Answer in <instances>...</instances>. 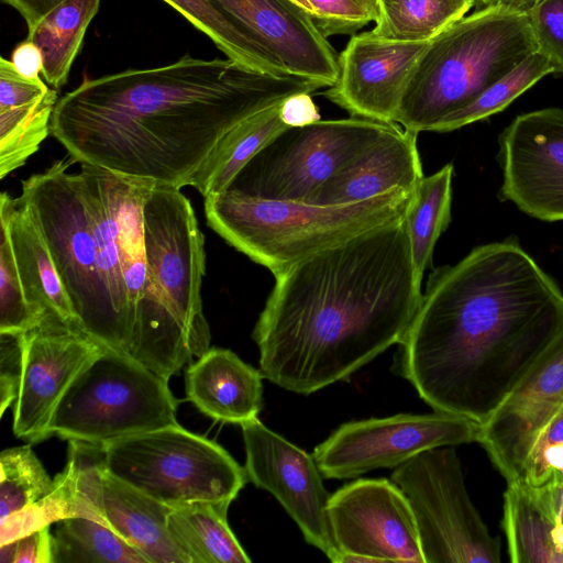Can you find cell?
Listing matches in <instances>:
<instances>
[{
    "label": "cell",
    "instance_id": "obj_14",
    "mask_svg": "<svg viewBox=\"0 0 563 563\" xmlns=\"http://www.w3.org/2000/svg\"><path fill=\"white\" fill-rule=\"evenodd\" d=\"M339 563H424L416 519L400 487L387 478H358L328 503Z\"/></svg>",
    "mask_w": 563,
    "mask_h": 563
},
{
    "label": "cell",
    "instance_id": "obj_25",
    "mask_svg": "<svg viewBox=\"0 0 563 563\" xmlns=\"http://www.w3.org/2000/svg\"><path fill=\"white\" fill-rule=\"evenodd\" d=\"M503 527L514 563H563L554 544L556 516L548 483L533 486L518 479L504 495Z\"/></svg>",
    "mask_w": 563,
    "mask_h": 563
},
{
    "label": "cell",
    "instance_id": "obj_19",
    "mask_svg": "<svg viewBox=\"0 0 563 563\" xmlns=\"http://www.w3.org/2000/svg\"><path fill=\"white\" fill-rule=\"evenodd\" d=\"M563 409V330L506 400L479 426L478 440L507 483L522 479L533 443Z\"/></svg>",
    "mask_w": 563,
    "mask_h": 563
},
{
    "label": "cell",
    "instance_id": "obj_28",
    "mask_svg": "<svg viewBox=\"0 0 563 563\" xmlns=\"http://www.w3.org/2000/svg\"><path fill=\"white\" fill-rule=\"evenodd\" d=\"M99 4L100 0H65L29 31L27 40L42 54V75L55 89L67 82L73 62Z\"/></svg>",
    "mask_w": 563,
    "mask_h": 563
},
{
    "label": "cell",
    "instance_id": "obj_38",
    "mask_svg": "<svg viewBox=\"0 0 563 563\" xmlns=\"http://www.w3.org/2000/svg\"><path fill=\"white\" fill-rule=\"evenodd\" d=\"M527 15L538 52L563 74V0H538Z\"/></svg>",
    "mask_w": 563,
    "mask_h": 563
},
{
    "label": "cell",
    "instance_id": "obj_21",
    "mask_svg": "<svg viewBox=\"0 0 563 563\" xmlns=\"http://www.w3.org/2000/svg\"><path fill=\"white\" fill-rule=\"evenodd\" d=\"M292 75L319 88L339 76V57L311 15L291 0H209Z\"/></svg>",
    "mask_w": 563,
    "mask_h": 563
},
{
    "label": "cell",
    "instance_id": "obj_10",
    "mask_svg": "<svg viewBox=\"0 0 563 563\" xmlns=\"http://www.w3.org/2000/svg\"><path fill=\"white\" fill-rule=\"evenodd\" d=\"M70 161H56L22 181L20 199L45 240L79 328L104 347L111 340L108 295L98 269V247Z\"/></svg>",
    "mask_w": 563,
    "mask_h": 563
},
{
    "label": "cell",
    "instance_id": "obj_46",
    "mask_svg": "<svg viewBox=\"0 0 563 563\" xmlns=\"http://www.w3.org/2000/svg\"><path fill=\"white\" fill-rule=\"evenodd\" d=\"M538 0H492L490 4L501 5L518 12L527 13Z\"/></svg>",
    "mask_w": 563,
    "mask_h": 563
},
{
    "label": "cell",
    "instance_id": "obj_13",
    "mask_svg": "<svg viewBox=\"0 0 563 563\" xmlns=\"http://www.w3.org/2000/svg\"><path fill=\"white\" fill-rule=\"evenodd\" d=\"M479 424L441 411L398 413L341 424L312 456L327 479H350L377 468H395L418 453L478 440Z\"/></svg>",
    "mask_w": 563,
    "mask_h": 563
},
{
    "label": "cell",
    "instance_id": "obj_9",
    "mask_svg": "<svg viewBox=\"0 0 563 563\" xmlns=\"http://www.w3.org/2000/svg\"><path fill=\"white\" fill-rule=\"evenodd\" d=\"M78 175L110 306L108 349L129 356L148 284L143 206L156 185L86 163Z\"/></svg>",
    "mask_w": 563,
    "mask_h": 563
},
{
    "label": "cell",
    "instance_id": "obj_30",
    "mask_svg": "<svg viewBox=\"0 0 563 563\" xmlns=\"http://www.w3.org/2000/svg\"><path fill=\"white\" fill-rule=\"evenodd\" d=\"M473 0H377L375 27L379 37L429 42L463 19Z\"/></svg>",
    "mask_w": 563,
    "mask_h": 563
},
{
    "label": "cell",
    "instance_id": "obj_37",
    "mask_svg": "<svg viewBox=\"0 0 563 563\" xmlns=\"http://www.w3.org/2000/svg\"><path fill=\"white\" fill-rule=\"evenodd\" d=\"M313 7L311 16L327 37L335 34H353L371 21H375L377 3L373 0H309Z\"/></svg>",
    "mask_w": 563,
    "mask_h": 563
},
{
    "label": "cell",
    "instance_id": "obj_23",
    "mask_svg": "<svg viewBox=\"0 0 563 563\" xmlns=\"http://www.w3.org/2000/svg\"><path fill=\"white\" fill-rule=\"evenodd\" d=\"M263 377L231 350L210 347L185 372L186 397L214 421L241 426L262 409Z\"/></svg>",
    "mask_w": 563,
    "mask_h": 563
},
{
    "label": "cell",
    "instance_id": "obj_33",
    "mask_svg": "<svg viewBox=\"0 0 563 563\" xmlns=\"http://www.w3.org/2000/svg\"><path fill=\"white\" fill-rule=\"evenodd\" d=\"M57 93L49 89L33 102L0 110V178L24 165L51 133Z\"/></svg>",
    "mask_w": 563,
    "mask_h": 563
},
{
    "label": "cell",
    "instance_id": "obj_17",
    "mask_svg": "<svg viewBox=\"0 0 563 563\" xmlns=\"http://www.w3.org/2000/svg\"><path fill=\"white\" fill-rule=\"evenodd\" d=\"M67 461L85 518L107 526L148 563H189L167 529L173 507L112 476L103 466L100 445L68 441Z\"/></svg>",
    "mask_w": 563,
    "mask_h": 563
},
{
    "label": "cell",
    "instance_id": "obj_49",
    "mask_svg": "<svg viewBox=\"0 0 563 563\" xmlns=\"http://www.w3.org/2000/svg\"><path fill=\"white\" fill-rule=\"evenodd\" d=\"M475 5H478V7H487L492 3V0H473Z\"/></svg>",
    "mask_w": 563,
    "mask_h": 563
},
{
    "label": "cell",
    "instance_id": "obj_1",
    "mask_svg": "<svg viewBox=\"0 0 563 563\" xmlns=\"http://www.w3.org/2000/svg\"><path fill=\"white\" fill-rule=\"evenodd\" d=\"M563 330V292L512 239L429 277L394 371L434 411L484 424Z\"/></svg>",
    "mask_w": 563,
    "mask_h": 563
},
{
    "label": "cell",
    "instance_id": "obj_22",
    "mask_svg": "<svg viewBox=\"0 0 563 563\" xmlns=\"http://www.w3.org/2000/svg\"><path fill=\"white\" fill-rule=\"evenodd\" d=\"M417 135L393 123L372 145L323 183L308 202L344 205L390 190H413L423 178Z\"/></svg>",
    "mask_w": 563,
    "mask_h": 563
},
{
    "label": "cell",
    "instance_id": "obj_26",
    "mask_svg": "<svg viewBox=\"0 0 563 563\" xmlns=\"http://www.w3.org/2000/svg\"><path fill=\"white\" fill-rule=\"evenodd\" d=\"M283 101L250 115L227 132L192 174L188 186L203 198L225 190L261 148L290 128L282 119Z\"/></svg>",
    "mask_w": 563,
    "mask_h": 563
},
{
    "label": "cell",
    "instance_id": "obj_11",
    "mask_svg": "<svg viewBox=\"0 0 563 563\" xmlns=\"http://www.w3.org/2000/svg\"><path fill=\"white\" fill-rule=\"evenodd\" d=\"M391 481L411 506L424 563H499L493 537L466 489L452 445L418 453L395 467Z\"/></svg>",
    "mask_w": 563,
    "mask_h": 563
},
{
    "label": "cell",
    "instance_id": "obj_24",
    "mask_svg": "<svg viewBox=\"0 0 563 563\" xmlns=\"http://www.w3.org/2000/svg\"><path fill=\"white\" fill-rule=\"evenodd\" d=\"M0 225L7 230L24 295L32 309L40 316L53 312L78 325L49 249L20 197L13 198L5 191L1 194Z\"/></svg>",
    "mask_w": 563,
    "mask_h": 563
},
{
    "label": "cell",
    "instance_id": "obj_39",
    "mask_svg": "<svg viewBox=\"0 0 563 563\" xmlns=\"http://www.w3.org/2000/svg\"><path fill=\"white\" fill-rule=\"evenodd\" d=\"M25 332H0V417L19 394Z\"/></svg>",
    "mask_w": 563,
    "mask_h": 563
},
{
    "label": "cell",
    "instance_id": "obj_12",
    "mask_svg": "<svg viewBox=\"0 0 563 563\" xmlns=\"http://www.w3.org/2000/svg\"><path fill=\"white\" fill-rule=\"evenodd\" d=\"M391 124L351 117L290 126L261 148L227 189L261 199L308 202Z\"/></svg>",
    "mask_w": 563,
    "mask_h": 563
},
{
    "label": "cell",
    "instance_id": "obj_41",
    "mask_svg": "<svg viewBox=\"0 0 563 563\" xmlns=\"http://www.w3.org/2000/svg\"><path fill=\"white\" fill-rule=\"evenodd\" d=\"M15 541L14 563H53L51 526L42 527Z\"/></svg>",
    "mask_w": 563,
    "mask_h": 563
},
{
    "label": "cell",
    "instance_id": "obj_43",
    "mask_svg": "<svg viewBox=\"0 0 563 563\" xmlns=\"http://www.w3.org/2000/svg\"><path fill=\"white\" fill-rule=\"evenodd\" d=\"M11 62L23 76L36 79L42 73L43 58L37 46L27 38L16 45Z\"/></svg>",
    "mask_w": 563,
    "mask_h": 563
},
{
    "label": "cell",
    "instance_id": "obj_3",
    "mask_svg": "<svg viewBox=\"0 0 563 563\" xmlns=\"http://www.w3.org/2000/svg\"><path fill=\"white\" fill-rule=\"evenodd\" d=\"M275 280L252 338L264 377L300 395L349 378L399 344L422 297L404 219L311 255Z\"/></svg>",
    "mask_w": 563,
    "mask_h": 563
},
{
    "label": "cell",
    "instance_id": "obj_8",
    "mask_svg": "<svg viewBox=\"0 0 563 563\" xmlns=\"http://www.w3.org/2000/svg\"><path fill=\"white\" fill-rule=\"evenodd\" d=\"M100 446L112 476L169 507L231 504L247 482L244 467L220 444L179 424Z\"/></svg>",
    "mask_w": 563,
    "mask_h": 563
},
{
    "label": "cell",
    "instance_id": "obj_29",
    "mask_svg": "<svg viewBox=\"0 0 563 563\" xmlns=\"http://www.w3.org/2000/svg\"><path fill=\"white\" fill-rule=\"evenodd\" d=\"M453 165L446 164L416 186L404 221L411 256L422 279L435 243L451 221Z\"/></svg>",
    "mask_w": 563,
    "mask_h": 563
},
{
    "label": "cell",
    "instance_id": "obj_34",
    "mask_svg": "<svg viewBox=\"0 0 563 563\" xmlns=\"http://www.w3.org/2000/svg\"><path fill=\"white\" fill-rule=\"evenodd\" d=\"M553 73L549 59L538 51L492 84L465 107L448 114L431 131L450 132L496 114L541 78Z\"/></svg>",
    "mask_w": 563,
    "mask_h": 563
},
{
    "label": "cell",
    "instance_id": "obj_16",
    "mask_svg": "<svg viewBox=\"0 0 563 563\" xmlns=\"http://www.w3.org/2000/svg\"><path fill=\"white\" fill-rule=\"evenodd\" d=\"M76 323L53 312L24 333L23 371L13 406V432L30 443L51 437L54 410L78 373L101 354Z\"/></svg>",
    "mask_w": 563,
    "mask_h": 563
},
{
    "label": "cell",
    "instance_id": "obj_48",
    "mask_svg": "<svg viewBox=\"0 0 563 563\" xmlns=\"http://www.w3.org/2000/svg\"><path fill=\"white\" fill-rule=\"evenodd\" d=\"M291 1L295 2L296 4H298L305 11H307L311 16L313 15V7L309 0H291Z\"/></svg>",
    "mask_w": 563,
    "mask_h": 563
},
{
    "label": "cell",
    "instance_id": "obj_5",
    "mask_svg": "<svg viewBox=\"0 0 563 563\" xmlns=\"http://www.w3.org/2000/svg\"><path fill=\"white\" fill-rule=\"evenodd\" d=\"M413 190L396 189L357 202L320 206L225 189L205 197V213L216 233L275 276L366 231L402 220Z\"/></svg>",
    "mask_w": 563,
    "mask_h": 563
},
{
    "label": "cell",
    "instance_id": "obj_18",
    "mask_svg": "<svg viewBox=\"0 0 563 563\" xmlns=\"http://www.w3.org/2000/svg\"><path fill=\"white\" fill-rule=\"evenodd\" d=\"M500 198L526 214L563 220V108L522 113L499 135Z\"/></svg>",
    "mask_w": 563,
    "mask_h": 563
},
{
    "label": "cell",
    "instance_id": "obj_42",
    "mask_svg": "<svg viewBox=\"0 0 563 563\" xmlns=\"http://www.w3.org/2000/svg\"><path fill=\"white\" fill-rule=\"evenodd\" d=\"M282 119L289 126H301L321 120L310 92H300L286 98L282 103Z\"/></svg>",
    "mask_w": 563,
    "mask_h": 563
},
{
    "label": "cell",
    "instance_id": "obj_6",
    "mask_svg": "<svg viewBox=\"0 0 563 563\" xmlns=\"http://www.w3.org/2000/svg\"><path fill=\"white\" fill-rule=\"evenodd\" d=\"M538 51L527 13L489 4L429 41L395 123L421 132L472 102Z\"/></svg>",
    "mask_w": 563,
    "mask_h": 563
},
{
    "label": "cell",
    "instance_id": "obj_40",
    "mask_svg": "<svg viewBox=\"0 0 563 563\" xmlns=\"http://www.w3.org/2000/svg\"><path fill=\"white\" fill-rule=\"evenodd\" d=\"M48 90L40 77L27 78L18 71L11 60L0 58V110L33 102Z\"/></svg>",
    "mask_w": 563,
    "mask_h": 563
},
{
    "label": "cell",
    "instance_id": "obj_45",
    "mask_svg": "<svg viewBox=\"0 0 563 563\" xmlns=\"http://www.w3.org/2000/svg\"><path fill=\"white\" fill-rule=\"evenodd\" d=\"M543 467L548 481L554 478L563 484V442L549 446L543 454Z\"/></svg>",
    "mask_w": 563,
    "mask_h": 563
},
{
    "label": "cell",
    "instance_id": "obj_2",
    "mask_svg": "<svg viewBox=\"0 0 563 563\" xmlns=\"http://www.w3.org/2000/svg\"><path fill=\"white\" fill-rule=\"evenodd\" d=\"M317 89L292 75L186 54L169 65L85 80L57 100L51 134L75 162L180 189L238 123Z\"/></svg>",
    "mask_w": 563,
    "mask_h": 563
},
{
    "label": "cell",
    "instance_id": "obj_20",
    "mask_svg": "<svg viewBox=\"0 0 563 563\" xmlns=\"http://www.w3.org/2000/svg\"><path fill=\"white\" fill-rule=\"evenodd\" d=\"M429 42H398L372 31L353 34L339 56L335 84L322 95L352 117L395 123L418 59Z\"/></svg>",
    "mask_w": 563,
    "mask_h": 563
},
{
    "label": "cell",
    "instance_id": "obj_47",
    "mask_svg": "<svg viewBox=\"0 0 563 563\" xmlns=\"http://www.w3.org/2000/svg\"><path fill=\"white\" fill-rule=\"evenodd\" d=\"M16 541L0 544V562L14 563Z\"/></svg>",
    "mask_w": 563,
    "mask_h": 563
},
{
    "label": "cell",
    "instance_id": "obj_36",
    "mask_svg": "<svg viewBox=\"0 0 563 563\" xmlns=\"http://www.w3.org/2000/svg\"><path fill=\"white\" fill-rule=\"evenodd\" d=\"M43 317L25 298L7 230L0 225V332H25Z\"/></svg>",
    "mask_w": 563,
    "mask_h": 563
},
{
    "label": "cell",
    "instance_id": "obj_50",
    "mask_svg": "<svg viewBox=\"0 0 563 563\" xmlns=\"http://www.w3.org/2000/svg\"><path fill=\"white\" fill-rule=\"evenodd\" d=\"M373 1H375L377 3V0H373Z\"/></svg>",
    "mask_w": 563,
    "mask_h": 563
},
{
    "label": "cell",
    "instance_id": "obj_35",
    "mask_svg": "<svg viewBox=\"0 0 563 563\" xmlns=\"http://www.w3.org/2000/svg\"><path fill=\"white\" fill-rule=\"evenodd\" d=\"M54 479L31 445L5 449L0 454V521L47 495Z\"/></svg>",
    "mask_w": 563,
    "mask_h": 563
},
{
    "label": "cell",
    "instance_id": "obj_31",
    "mask_svg": "<svg viewBox=\"0 0 563 563\" xmlns=\"http://www.w3.org/2000/svg\"><path fill=\"white\" fill-rule=\"evenodd\" d=\"M53 555V563H148L107 526L82 517L57 521Z\"/></svg>",
    "mask_w": 563,
    "mask_h": 563
},
{
    "label": "cell",
    "instance_id": "obj_32",
    "mask_svg": "<svg viewBox=\"0 0 563 563\" xmlns=\"http://www.w3.org/2000/svg\"><path fill=\"white\" fill-rule=\"evenodd\" d=\"M206 34L228 58L254 70L288 75L278 62L209 0H164Z\"/></svg>",
    "mask_w": 563,
    "mask_h": 563
},
{
    "label": "cell",
    "instance_id": "obj_15",
    "mask_svg": "<svg viewBox=\"0 0 563 563\" xmlns=\"http://www.w3.org/2000/svg\"><path fill=\"white\" fill-rule=\"evenodd\" d=\"M240 427L247 482L271 493L296 522L303 539L331 562L339 563L327 511L331 495L313 456L257 418Z\"/></svg>",
    "mask_w": 563,
    "mask_h": 563
},
{
    "label": "cell",
    "instance_id": "obj_7",
    "mask_svg": "<svg viewBox=\"0 0 563 563\" xmlns=\"http://www.w3.org/2000/svg\"><path fill=\"white\" fill-rule=\"evenodd\" d=\"M177 407L168 379L104 347L70 383L48 430L67 441L104 445L178 424Z\"/></svg>",
    "mask_w": 563,
    "mask_h": 563
},
{
    "label": "cell",
    "instance_id": "obj_44",
    "mask_svg": "<svg viewBox=\"0 0 563 563\" xmlns=\"http://www.w3.org/2000/svg\"><path fill=\"white\" fill-rule=\"evenodd\" d=\"M25 20L29 31L65 0H2Z\"/></svg>",
    "mask_w": 563,
    "mask_h": 563
},
{
    "label": "cell",
    "instance_id": "obj_4",
    "mask_svg": "<svg viewBox=\"0 0 563 563\" xmlns=\"http://www.w3.org/2000/svg\"><path fill=\"white\" fill-rule=\"evenodd\" d=\"M147 290L129 356L169 379L210 349L201 287L205 236L190 200L154 186L143 206Z\"/></svg>",
    "mask_w": 563,
    "mask_h": 563
},
{
    "label": "cell",
    "instance_id": "obj_27",
    "mask_svg": "<svg viewBox=\"0 0 563 563\" xmlns=\"http://www.w3.org/2000/svg\"><path fill=\"white\" fill-rule=\"evenodd\" d=\"M230 503H194L173 507L168 532L189 563H250L228 523Z\"/></svg>",
    "mask_w": 563,
    "mask_h": 563
}]
</instances>
